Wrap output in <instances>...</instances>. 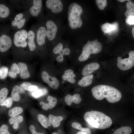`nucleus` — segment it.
<instances>
[{
	"mask_svg": "<svg viewBox=\"0 0 134 134\" xmlns=\"http://www.w3.org/2000/svg\"><path fill=\"white\" fill-rule=\"evenodd\" d=\"M35 31V37L38 45L41 46L45 43L47 38V30L45 26H40Z\"/></svg>",
	"mask_w": 134,
	"mask_h": 134,
	"instance_id": "nucleus-11",
	"label": "nucleus"
},
{
	"mask_svg": "<svg viewBox=\"0 0 134 134\" xmlns=\"http://www.w3.org/2000/svg\"><path fill=\"white\" fill-rule=\"evenodd\" d=\"M81 6L76 2L71 3L69 5L68 18L69 26L72 29L80 28L83 22L81 17L83 13Z\"/></svg>",
	"mask_w": 134,
	"mask_h": 134,
	"instance_id": "nucleus-3",
	"label": "nucleus"
},
{
	"mask_svg": "<svg viewBox=\"0 0 134 134\" xmlns=\"http://www.w3.org/2000/svg\"><path fill=\"white\" fill-rule=\"evenodd\" d=\"M127 10L125 13V15L127 18L130 16H134V3L130 1L126 3Z\"/></svg>",
	"mask_w": 134,
	"mask_h": 134,
	"instance_id": "nucleus-23",
	"label": "nucleus"
},
{
	"mask_svg": "<svg viewBox=\"0 0 134 134\" xmlns=\"http://www.w3.org/2000/svg\"><path fill=\"white\" fill-rule=\"evenodd\" d=\"M102 45L97 39L91 41H88L82 48V53L78 58L80 62L87 60L92 54H97L101 52Z\"/></svg>",
	"mask_w": 134,
	"mask_h": 134,
	"instance_id": "nucleus-4",
	"label": "nucleus"
},
{
	"mask_svg": "<svg viewBox=\"0 0 134 134\" xmlns=\"http://www.w3.org/2000/svg\"><path fill=\"white\" fill-rule=\"evenodd\" d=\"M76 134H87L84 133L82 132L81 131H79L77 132Z\"/></svg>",
	"mask_w": 134,
	"mask_h": 134,
	"instance_id": "nucleus-47",
	"label": "nucleus"
},
{
	"mask_svg": "<svg viewBox=\"0 0 134 134\" xmlns=\"http://www.w3.org/2000/svg\"><path fill=\"white\" fill-rule=\"evenodd\" d=\"M100 65L97 63H92L88 64L83 68L82 72V74L84 76L90 75L94 71L99 68Z\"/></svg>",
	"mask_w": 134,
	"mask_h": 134,
	"instance_id": "nucleus-15",
	"label": "nucleus"
},
{
	"mask_svg": "<svg viewBox=\"0 0 134 134\" xmlns=\"http://www.w3.org/2000/svg\"><path fill=\"white\" fill-rule=\"evenodd\" d=\"M126 23L130 25H134V16H130L126 19Z\"/></svg>",
	"mask_w": 134,
	"mask_h": 134,
	"instance_id": "nucleus-39",
	"label": "nucleus"
},
{
	"mask_svg": "<svg viewBox=\"0 0 134 134\" xmlns=\"http://www.w3.org/2000/svg\"><path fill=\"white\" fill-rule=\"evenodd\" d=\"M23 117L21 115H19L10 118L9 120V122L11 124H13L15 123L19 124L23 121Z\"/></svg>",
	"mask_w": 134,
	"mask_h": 134,
	"instance_id": "nucleus-30",
	"label": "nucleus"
},
{
	"mask_svg": "<svg viewBox=\"0 0 134 134\" xmlns=\"http://www.w3.org/2000/svg\"><path fill=\"white\" fill-rule=\"evenodd\" d=\"M84 119L92 127L100 129L109 128L112 123L109 117L102 112L96 111L87 112L84 114Z\"/></svg>",
	"mask_w": 134,
	"mask_h": 134,
	"instance_id": "nucleus-2",
	"label": "nucleus"
},
{
	"mask_svg": "<svg viewBox=\"0 0 134 134\" xmlns=\"http://www.w3.org/2000/svg\"><path fill=\"white\" fill-rule=\"evenodd\" d=\"M75 76V75L73 73V71L71 69H68L65 71L62 76V78L64 80L67 81L71 84H73L75 82V80L74 78Z\"/></svg>",
	"mask_w": 134,
	"mask_h": 134,
	"instance_id": "nucleus-19",
	"label": "nucleus"
},
{
	"mask_svg": "<svg viewBox=\"0 0 134 134\" xmlns=\"http://www.w3.org/2000/svg\"><path fill=\"white\" fill-rule=\"evenodd\" d=\"M19 127V124L17 123H15L13 124V128L14 129H17Z\"/></svg>",
	"mask_w": 134,
	"mask_h": 134,
	"instance_id": "nucleus-44",
	"label": "nucleus"
},
{
	"mask_svg": "<svg viewBox=\"0 0 134 134\" xmlns=\"http://www.w3.org/2000/svg\"><path fill=\"white\" fill-rule=\"evenodd\" d=\"M132 32L133 37L134 38V27H133L132 29Z\"/></svg>",
	"mask_w": 134,
	"mask_h": 134,
	"instance_id": "nucleus-46",
	"label": "nucleus"
},
{
	"mask_svg": "<svg viewBox=\"0 0 134 134\" xmlns=\"http://www.w3.org/2000/svg\"><path fill=\"white\" fill-rule=\"evenodd\" d=\"M20 72L18 65L16 63H14L11 66L8 73V76L13 78H15L17 77V75Z\"/></svg>",
	"mask_w": 134,
	"mask_h": 134,
	"instance_id": "nucleus-24",
	"label": "nucleus"
},
{
	"mask_svg": "<svg viewBox=\"0 0 134 134\" xmlns=\"http://www.w3.org/2000/svg\"><path fill=\"white\" fill-rule=\"evenodd\" d=\"M23 5L25 10L27 11L31 16L38 17L40 15L42 9L43 3L41 0H23Z\"/></svg>",
	"mask_w": 134,
	"mask_h": 134,
	"instance_id": "nucleus-6",
	"label": "nucleus"
},
{
	"mask_svg": "<svg viewBox=\"0 0 134 134\" xmlns=\"http://www.w3.org/2000/svg\"><path fill=\"white\" fill-rule=\"evenodd\" d=\"M81 98L80 95L76 94L73 96L70 95H67L65 97V102L68 106L70 105L72 102L78 104L81 101Z\"/></svg>",
	"mask_w": 134,
	"mask_h": 134,
	"instance_id": "nucleus-16",
	"label": "nucleus"
},
{
	"mask_svg": "<svg viewBox=\"0 0 134 134\" xmlns=\"http://www.w3.org/2000/svg\"><path fill=\"white\" fill-rule=\"evenodd\" d=\"M45 25L47 30V38L50 41H52L56 36L57 27L53 21L50 20L46 21Z\"/></svg>",
	"mask_w": 134,
	"mask_h": 134,
	"instance_id": "nucleus-10",
	"label": "nucleus"
},
{
	"mask_svg": "<svg viewBox=\"0 0 134 134\" xmlns=\"http://www.w3.org/2000/svg\"><path fill=\"white\" fill-rule=\"evenodd\" d=\"M62 51L64 55H68L70 53V50L69 48H66L62 50Z\"/></svg>",
	"mask_w": 134,
	"mask_h": 134,
	"instance_id": "nucleus-42",
	"label": "nucleus"
},
{
	"mask_svg": "<svg viewBox=\"0 0 134 134\" xmlns=\"http://www.w3.org/2000/svg\"><path fill=\"white\" fill-rule=\"evenodd\" d=\"M31 17L26 10L17 14L11 19V28L16 31L23 29Z\"/></svg>",
	"mask_w": 134,
	"mask_h": 134,
	"instance_id": "nucleus-5",
	"label": "nucleus"
},
{
	"mask_svg": "<svg viewBox=\"0 0 134 134\" xmlns=\"http://www.w3.org/2000/svg\"><path fill=\"white\" fill-rule=\"evenodd\" d=\"M23 108L20 107H16L10 109L8 112V115L10 117L16 116L23 112Z\"/></svg>",
	"mask_w": 134,
	"mask_h": 134,
	"instance_id": "nucleus-27",
	"label": "nucleus"
},
{
	"mask_svg": "<svg viewBox=\"0 0 134 134\" xmlns=\"http://www.w3.org/2000/svg\"><path fill=\"white\" fill-rule=\"evenodd\" d=\"M96 2L98 8L101 10L104 9L107 5L106 0H96Z\"/></svg>",
	"mask_w": 134,
	"mask_h": 134,
	"instance_id": "nucleus-31",
	"label": "nucleus"
},
{
	"mask_svg": "<svg viewBox=\"0 0 134 134\" xmlns=\"http://www.w3.org/2000/svg\"><path fill=\"white\" fill-rule=\"evenodd\" d=\"M38 121L44 128H47L49 126H50L51 124L49 119L45 116L39 114L37 116Z\"/></svg>",
	"mask_w": 134,
	"mask_h": 134,
	"instance_id": "nucleus-22",
	"label": "nucleus"
},
{
	"mask_svg": "<svg viewBox=\"0 0 134 134\" xmlns=\"http://www.w3.org/2000/svg\"><path fill=\"white\" fill-rule=\"evenodd\" d=\"M0 134H11L8 131V127L7 125L3 124L0 127Z\"/></svg>",
	"mask_w": 134,
	"mask_h": 134,
	"instance_id": "nucleus-36",
	"label": "nucleus"
},
{
	"mask_svg": "<svg viewBox=\"0 0 134 134\" xmlns=\"http://www.w3.org/2000/svg\"><path fill=\"white\" fill-rule=\"evenodd\" d=\"M12 103V100L11 97H9L5 99L2 102L0 105L1 106H5L7 107H10Z\"/></svg>",
	"mask_w": 134,
	"mask_h": 134,
	"instance_id": "nucleus-33",
	"label": "nucleus"
},
{
	"mask_svg": "<svg viewBox=\"0 0 134 134\" xmlns=\"http://www.w3.org/2000/svg\"><path fill=\"white\" fill-rule=\"evenodd\" d=\"M41 89L42 91L43 96L47 94L48 91L45 88H42Z\"/></svg>",
	"mask_w": 134,
	"mask_h": 134,
	"instance_id": "nucleus-45",
	"label": "nucleus"
},
{
	"mask_svg": "<svg viewBox=\"0 0 134 134\" xmlns=\"http://www.w3.org/2000/svg\"><path fill=\"white\" fill-rule=\"evenodd\" d=\"M71 126L73 128L79 130L81 131V132L83 133L85 128H82L80 123L76 122L73 123L72 124Z\"/></svg>",
	"mask_w": 134,
	"mask_h": 134,
	"instance_id": "nucleus-35",
	"label": "nucleus"
},
{
	"mask_svg": "<svg viewBox=\"0 0 134 134\" xmlns=\"http://www.w3.org/2000/svg\"><path fill=\"white\" fill-rule=\"evenodd\" d=\"M118 0L119 1L121 2H124V1H130L131 0Z\"/></svg>",
	"mask_w": 134,
	"mask_h": 134,
	"instance_id": "nucleus-48",
	"label": "nucleus"
},
{
	"mask_svg": "<svg viewBox=\"0 0 134 134\" xmlns=\"http://www.w3.org/2000/svg\"><path fill=\"white\" fill-rule=\"evenodd\" d=\"M106 34L105 33H103V34H104V35H105V34Z\"/></svg>",
	"mask_w": 134,
	"mask_h": 134,
	"instance_id": "nucleus-50",
	"label": "nucleus"
},
{
	"mask_svg": "<svg viewBox=\"0 0 134 134\" xmlns=\"http://www.w3.org/2000/svg\"><path fill=\"white\" fill-rule=\"evenodd\" d=\"M25 90L20 87L16 85L13 87L11 93V96L12 99L15 101H18L20 99L19 93L23 94Z\"/></svg>",
	"mask_w": 134,
	"mask_h": 134,
	"instance_id": "nucleus-18",
	"label": "nucleus"
},
{
	"mask_svg": "<svg viewBox=\"0 0 134 134\" xmlns=\"http://www.w3.org/2000/svg\"><path fill=\"white\" fill-rule=\"evenodd\" d=\"M115 28V26L113 24L108 23H104L101 26L102 31L106 34L114 30Z\"/></svg>",
	"mask_w": 134,
	"mask_h": 134,
	"instance_id": "nucleus-26",
	"label": "nucleus"
},
{
	"mask_svg": "<svg viewBox=\"0 0 134 134\" xmlns=\"http://www.w3.org/2000/svg\"><path fill=\"white\" fill-rule=\"evenodd\" d=\"M56 60L58 62H62L64 60L63 55L59 54V55L57 57Z\"/></svg>",
	"mask_w": 134,
	"mask_h": 134,
	"instance_id": "nucleus-43",
	"label": "nucleus"
},
{
	"mask_svg": "<svg viewBox=\"0 0 134 134\" xmlns=\"http://www.w3.org/2000/svg\"><path fill=\"white\" fill-rule=\"evenodd\" d=\"M41 76L43 81L47 84L51 88L54 89H56L58 88L60 83L57 78L50 76L45 71H43L42 72Z\"/></svg>",
	"mask_w": 134,
	"mask_h": 134,
	"instance_id": "nucleus-12",
	"label": "nucleus"
},
{
	"mask_svg": "<svg viewBox=\"0 0 134 134\" xmlns=\"http://www.w3.org/2000/svg\"><path fill=\"white\" fill-rule=\"evenodd\" d=\"M132 132V129L130 127L125 126L117 129L113 134H131Z\"/></svg>",
	"mask_w": 134,
	"mask_h": 134,
	"instance_id": "nucleus-25",
	"label": "nucleus"
},
{
	"mask_svg": "<svg viewBox=\"0 0 134 134\" xmlns=\"http://www.w3.org/2000/svg\"><path fill=\"white\" fill-rule=\"evenodd\" d=\"M93 96L97 100H101L105 98L111 103L118 102L122 97L121 92L115 87L100 85L94 87L91 90Z\"/></svg>",
	"mask_w": 134,
	"mask_h": 134,
	"instance_id": "nucleus-1",
	"label": "nucleus"
},
{
	"mask_svg": "<svg viewBox=\"0 0 134 134\" xmlns=\"http://www.w3.org/2000/svg\"><path fill=\"white\" fill-rule=\"evenodd\" d=\"M117 62V67L122 70H126L132 68L134 66V51L129 52L128 58L122 59L121 57H118Z\"/></svg>",
	"mask_w": 134,
	"mask_h": 134,
	"instance_id": "nucleus-7",
	"label": "nucleus"
},
{
	"mask_svg": "<svg viewBox=\"0 0 134 134\" xmlns=\"http://www.w3.org/2000/svg\"><path fill=\"white\" fill-rule=\"evenodd\" d=\"M63 46L62 44L60 43L56 46L53 50V53L55 54H58L63 49Z\"/></svg>",
	"mask_w": 134,
	"mask_h": 134,
	"instance_id": "nucleus-34",
	"label": "nucleus"
},
{
	"mask_svg": "<svg viewBox=\"0 0 134 134\" xmlns=\"http://www.w3.org/2000/svg\"><path fill=\"white\" fill-rule=\"evenodd\" d=\"M45 5L48 9L54 13L61 12L64 8L63 4L60 0H47L46 1Z\"/></svg>",
	"mask_w": 134,
	"mask_h": 134,
	"instance_id": "nucleus-9",
	"label": "nucleus"
},
{
	"mask_svg": "<svg viewBox=\"0 0 134 134\" xmlns=\"http://www.w3.org/2000/svg\"><path fill=\"white\" fill-rule=\"evenodd\" d=\"M8 71V68L6 67H3L0 68V76L2 79H4L6 77Z\"/></svg>",
	"mask_w": 134,
	"mask_h": 134,
	"instance_id": "nucleus-32",
	"label": "nucleus"
},
{
	"mask_svg": "<svg viewBox=\"0 0 134 134\" xmlns=\"http://www.w3.org/2000/svg\"><path fill=\"white\" fill-rule=\"evenodd\" d=\"M9 93L8 89L6 88H4L0 91V104L6 98Z\"/></svg>",
	"mask_w": 134,
	"mask_h": 134,
	"instance_id": "nucleus-29",
	"label": "nucleus"
},
{
	"mask_svg": "<svg viewBox=\"0 0 134 134\" xmlns=\"http://www.w3.org/2000/svg\"><path fill=\"white\" fill-rule=\"evenodd\" d=\"M32 85L29 82H25L21 84L20 86L23 90L29 91V87Z\"/></svg>",
	"mask_w": 134,
	"mask_h": 134,
	"instance_id": "nucleus-38",
	"label": "nucleus"
},
{
	"mask_svg": "<svg viewBox=\"0 0 134 134\" xmlns=\"http://www.w3.org/2000/svg\"><path fill=\"white\" fill-rule=\"evenodd\" d=\"M47 100L48 103H45V104L48 109H52L55 107L57 103V99L56 97L49 96L47 97Z\"/></svg>",
	"mask_w": 134,
	"mask_h": 134,
	"instance_id": "nucleus-28",
	"label": "nucleus"
},
{
	"mask_svg": "<svg viewBox=\"0 0 134 134\" xmlns=\"http://www.w3.org/2000/svg\"><path fill=\"white\" fill-rule=\"evenodd\" d=\"M93 77V74L84 76L78 81V84L79 86L83 87L89 86L92 82Z\"/></svg>",
	"mask_w": 134,
	"mask_h": 134,
	"instance_id": "nucleus-21",
	"label": "nucleus"
},
{
	"mask_svg": "<svg viewBox=\"0 0 134 134\" xmlns=\"http://www.w3.org/2000/svg\"><path fill=\"white\" fill-rule=\"evenodd\" d=\"M48 117L51 125L54 128H57L59 126L61 121L63 119L61 116H55L51 114H49Z\"/></svg>",
	"mask_w": 134,
	"mask_h": 134,
	"instance_id": "nucleus-20",
	"label": "nucleus"
},
{
	"mask_svg": "<svg viewBox=\"0 0 134 134\" xmlns=\"http://www.w3.org/2000/svg\"><path fill=\"white\" fill-rule=\"evenodd\" d=\"M12 44V35L9 33L3 34L0 36V52H5L11 47Z\"/></svg>",
	"mask_w": 134,
	"mask_h": 134,
	"instance_id": "nucleus-8",
	"label": "nucleus"
},
{
	"mask_svg": "<svg viewBox=\"0 0 134 134\" xmlns=\"http://www.w3.org/2000/svg\"><path fill=\"white\" fill-rule=\"evenodd\" d=\"M32 95L33 97L36 98H38L43 96L41 89H38L34 92L32 93Z\"/></svg>",
	"mask_w": 134,
	"mask_h": 134,
	"instance_id": "nucleus-37",
	"label": "nucleus"
},
{
	"mask_svg": "<svg viewBox=\"0 0 134 134\" xmlns=\"http://www.w3.org/2000/svg\"><path fill=\"white\" fill-rule=\"evenodd\" d=\"M20 69V76L22 79H26L29 78L30 74L29 72L27 65L24 63H18Z\"/></svg>",
	"mask_w": 134,
	"mask_h": 134,
	"instance_id": "nucleus-17",
	"label": "nucleus"
},
{
	"mask_svg": "<svg viewBox=\"0 0 134 134\" xmlns=\"http://www.w3.org/2000/svg\"><path fill=\"white\" fill-rule=\"evenodd\" d=\"M52 134H58V133L55 132L53 133Z\"/></svg>",
	"mask_w": 134,
	"mask_h": 134,
	"instance_id": "nucleus-49",
	"label": "nucleus"
},
{
	"mask_svg": "<svg viewBox=\"0 0 134 134\" xmlns=\"http://www.w3.org/2000/svg\"><path fill=\"white\" fill-rule=\"evenodd\" d=\"M13 8L3 4H0V18L5 19L9 17L12 18L14 15Z\"/></svg>",
	"mask_w": 134,
	"mask_h": 134,
	"instance_id": "nucleus-13",
	"label": "nucleus"
},
{
	"mask_svg": "<svg viewBox=\"0 0 134 134\" xmlns=\"http://www.w3.org/2000/svg\"><path fill=\"white\" fill-rule=\"evenodd\" d=\"M29 129L32 134H44L43 133L37 132L36 131L35 128L33 125L30 126Z\"/></svg>",
	"mask_w": 134,
	"mask_h": 134,
	"instance_id": "nucleus-40",
	"label": "nucleus"
},
{
	"mask_svg": "<svg viewBox=\"0 0 134 134\" xmlns=\"http://www.w3.org/2000/svg\"><path fill=\"white\" fill-rule=\"evenodd\" d=\"M38 87L35 85H32L29 88V91H34L38 89Z\"/></svg>",
	"mask_w": 134,
	"mask_h": 134,
	"instance_id": "nucleus-41",
	"label": "nucleus"
},
{
	"mask_svg": "<svg viewBox=\"0 0 134 134\" xmlns=\"http://www.w3.org/2000/svg\"><path fill=\"white\" fill-rule=\"evenodd\" d=\"M35 30L31 28L28 31V45L29 49L31 51H34L36 48L35 42Z\"/></svg>",
	"mask_w": 134,
	"mask_h": 134,
	"instance_id": "nucleus-14",
	"label": "nucleus"
}]
</instances>
